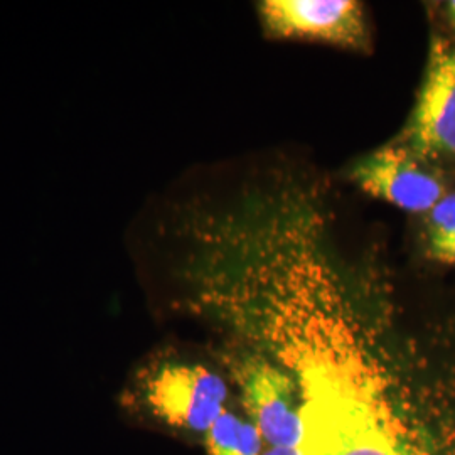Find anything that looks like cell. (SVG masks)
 I'll return each mask as SVG.
<instances>
[{
  "instance_id": "obj_1",
  "label": "cell",
  "mask_w": 455,
  "mask_h": 455,
  "mask_svg": "<svg viewBox=\"0 0 455 455\" xmlns=\"http://www.w3.org/2000/svg\"><path fill=\"white\" fill-rule=\"evenodd\" d=\"M191 312L253 423L259 455H455V359L408 319L378 248L289 212L206 265Z\"/></svg>"
},
{
  "instance_id": "obj_2",
  "label": "cell",
  "mask_w": 455,
  "mask_h": 455,
  "mask_svg": "<svg viewBox=\"0 0 455 455\" xmlns=\"http://www.w3.org/2000/svg\"><path fill=\"white\" fill-rule=\"evenodd\" d=\"M122 405L184 437L203 440L235 405V393L218 361L167 347L137 366Z\"/></svg>"
},
{
  "instance_id": "obj_3",
  "label": "cell",
  "mask_w": 455,
  "mask_h": 455,
  "mask_svg": "<svg viewBox=\"0 0 455 455\" xmlns=\"http://www.w3.org/2000/svg\"><path fill=\"white\" fill-rule=\"evenodd\" d=\"M396 144L425 163L455 161V44L434 37L419 97Z\"/></svg>"
},
{
  "instance_id": "obj_4",
  "label": "cell",
  "mask_w": 455,
  "mask_h": 455,
  "mask_svg": "<svg viewBox=\"0 0 455 455\" xmlns=\"http://www.w3.org/2000/svg\"><path fill=\"white\" fill-rule=\"evenodd\" d=\"M259 14L272 37L319 41L363 52L371 48L364 7L356 0H263Z\"/></svg>"
},
{
  "instance_id": "obj_5",
  "label": "cell",
  "mask_w": 455,
  "mask_h": 455,
  "mask_svg": "<svg viewBox=\"0 0 455 455\" xmlns=\"http://www.w3.org/2000/svg\"><path fill=\"white\" fill-rule=\"evenodd\" d=\"M349 176L366 195L408 212L427 214L447 195L437 167L396 142L361 157Z\"/></svg>"
},
{
  "instance_id": "obj_6",
  "label": "cell",
  "mask_w": 455,
  "mask_h": 455,
  "mask_svg": "<svg viewBox=\"0 0 455 455\" xmlns=\"http://www.w3.org/2000/svg\"><path fill=\"white\" fill-rule=\"evenodd\" d=\"M208 455H259L260 439L257 428L236 405L216 420L212 430L201 440Z\"/></svg>"
},
{
  "instance_id": "obj_7",
  "label": "cell",
  "mask_w": 455,
  "mask_h": 455,
  "mask_svg": "<svg viewBox=\"0 0 455 455\" xmlns=\"http://www.w3.org/2000/svg\"><path fill=\"white\" fill-rule=\"evenodd\" d=\"M455 238V193H449L427 212L425 240Z\"/></svg>"
},
{
  "instance_id": "obj_8",
  "label": "cell",
  "mask_w": 455,
  "mask_h": 455,
  "mask_svg": "<svg viewBox=\"0 0 455 455\" xmlns=\"http://www.w3.org/2000/svg\"><path fill=\"white\" fill-rule=\"evenodd\" d=\"M425 253L430 260L440 261L443 265H455V238L425 240Z\"/></svg>"
},
{
  "instance_id": "obj_9",
  "label": "cell",
  "mask_w": 455,
  "mask_h": 455,
  "mask_svg": "<svg viewBox=\"0 0 455 455\" xmlns=\"http://www.w3.org/2000/svg\"><path fill=\"white\" fill-rule=\"evenodd\" d=\"M285 176H299V174H291V172H278L276 176H270V178H267L265 180H260V182H246V184H243V186L238 189V193H242V191L246 189V188L257 186V184L267 182V180H278V178H285ZM299 178H304V176H299ZM307 180H309V178H307ZM238 193H236V195H238ZM233 197H235V196H233ZM233 197H231V199H233ZM228 201H229V199H228ZM223 203H227V201H223ZM223 203H221V204H223ZM221 204H218V206H221ZM218 206H210V208H204L203 212H197V216H196L195 220H193V223H191V238H193V235H195L196 228L199 227V223H201V221L206 218V214H208V212H212V210H214V208H218Z\"/></svg>"
},
{
  "instance_id": "obj_10",
  "label": "cell",
  "mask_w": 455,
  "mask_h": 455,
  "mask_svg": "<svg viewBox=\"0 0 455 455\" xmlns=\"http://www.w3.org/2000/svg\"><path fill=\"white\" fill-rule=\"evenodd\" d=\"M445 14H447L449 28H451V29H452V33L455 34V0L445 4Z\"/></svg>"
}]
</instances>
